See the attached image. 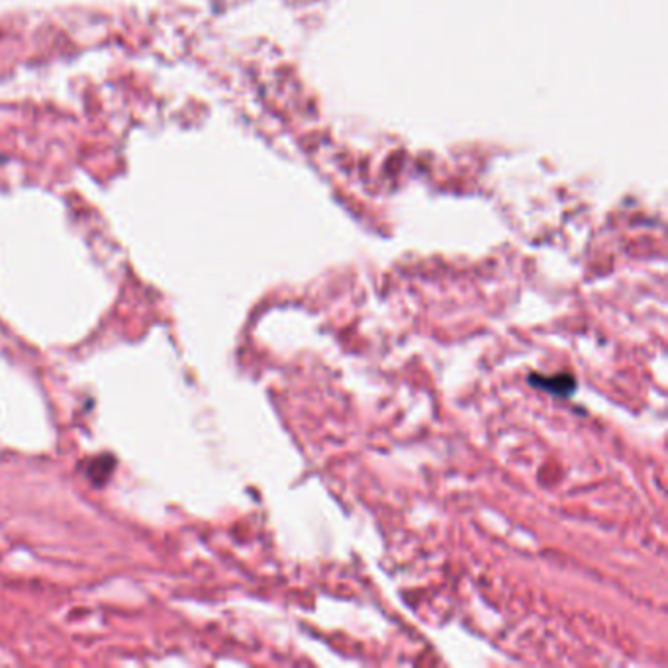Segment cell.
<instances>
[{
    "mask_svg": "<svg viewBox=\"0 0 668 668\" xmlns=\"http://www.w3.org/2000/svg\"><path fill=\"white\" fill-rule=\"evenodd\" d=\"M531 382L533 384H537L539 388H545V390H549L552 394H568L574 390V379L573 376H568V374H557V376H552V379H547V376H531Z\"/></svg>",
    "mask_w": 668,
    "mask_h": 668,
    "instance_id": "1",
    "label": "cell"
}]
</instances>
